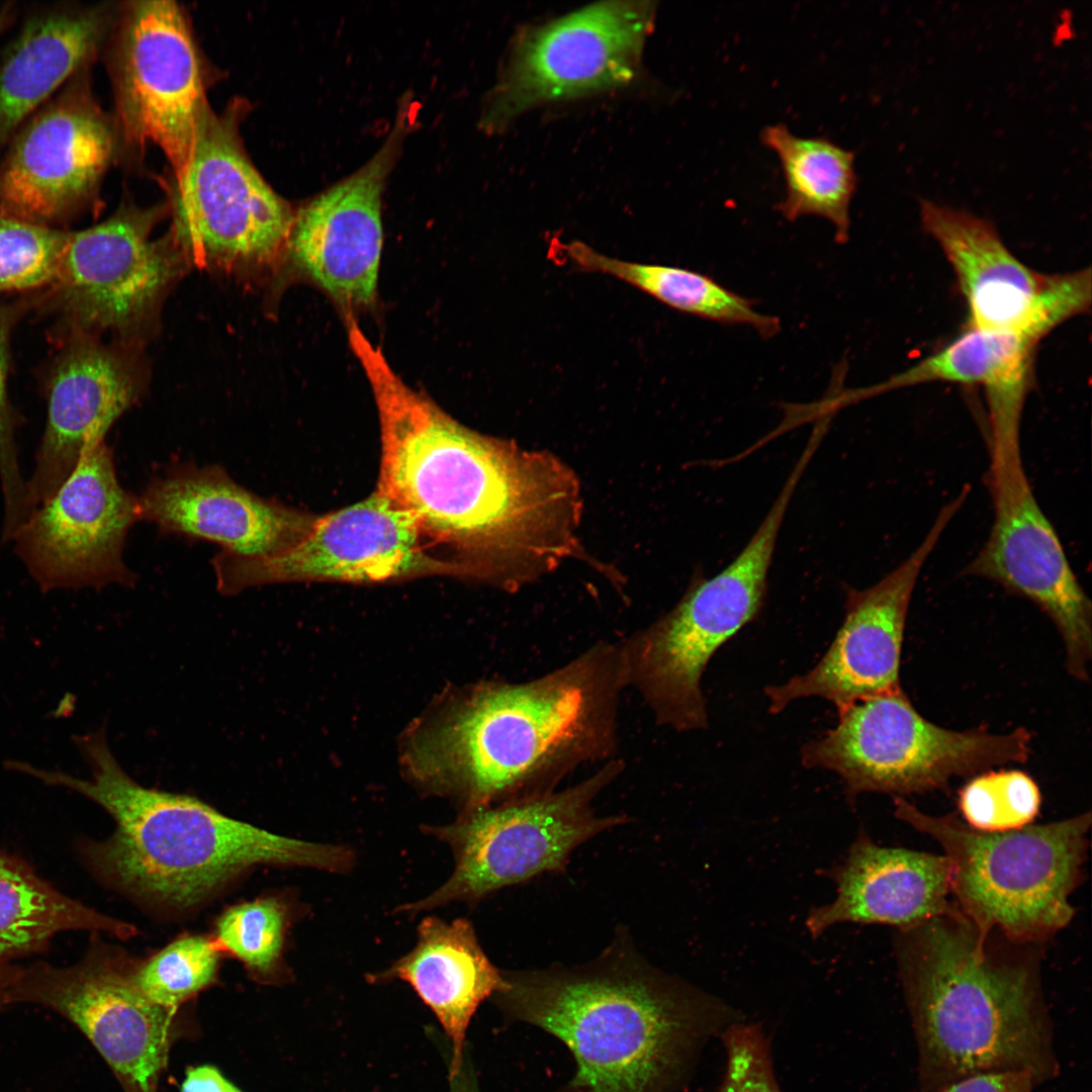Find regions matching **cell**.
<instances>
[{
	"label": "cell",
	"instance_id": "6da1fadb",
	"mask_svg": "<svg viewBox=\"0 0 1092 1092\" xmlns=\"http://www.w3.org/2000/svg\"><path fill=\"white\" fill-rule=\"evenodd\" d=\"M347 327L379 417L378 492L507 590L578 554L581 488L565 462L460 424L406 385L355 320Z\"/></svg>",
	"mask_w": 1092,
	"mask_h": 1092
},
{
	"label": "cell",
	"instance_id": "7a4b0ae2",
	"mask_svg": "<svg viewBox=\"0 0 1092 1092\" xmlns=\"http://www.w3.org/2000/svg\"><path fill=\"white\" fill-rule=\"evenodd\" d=\"M625 688L621 642L606 640L537 678L484 684L417 741L414 769L464 812L552 793L614 758Z\"/></svg>",
	"mask_w": 1092,
	"mask_h": 1092
},
{
	"label": "cell",
	"instance_id": "3957f363",
	"mask_svg": "<svg viewBox=\"0 0 1092 1092\" xmlns=\"http://www.w3.org/2000/svg\"><path fill=\"white\" fill-rule=\"evenodd\" d=\"M496 1003L563 1041L582 1092H666L709 1037L739 1021L717 998L653 966L625 926L595 959L503 971Z\"/></svg>",
	"mask_w": 1092,
	"mask_h": 1092
},
{
	"label": "cell",
	"instance_id": "277c9868",
	"mask_svg": "<svg viewBox=\"0 0 1092 1092\" xmlns=\"http://www.w3.org/2000/svg\"><path fill=\"white\" fill-rule=\"evenodd\" d=\"M980 930L960 909L899 929L895 956L919 1051L922 1092L970 1077L1058 1072L1040 947Z\"/></svg>",
	"mask_w": 1092,
	"mask_h": 1092
},
{
	"label": "cell",
	"instance_id": "5b68a950",
	"mask_svg": "<svg viewBox=\"0 0 1092 1092\" xmlns=\"http://www.w3.org/2000/svg\"><path fill=\"white\" fill-rule=\"evenodd\" d=\"M74 739L91 779L25 762L17 769L75 791L112 817L113 834L87 842L84 859L103 882L147 906L170 913L193 910L259 866L343 874L355 864L348 846L274 834L195 797L141 786L111 753L103 729Z\"/></svg>",
	"mask_w": 1092,
	"mask_h": 1092
},
{
	"label": "cell",
	"instance_id": "8992f818",
	"mask_svg": "<svg viewBox=\"0 0 1092 1092\" xmlns=\"http://www.w3.org/2000/svg\"><path fill=\"white\" fill-rule=\"evenodd\" d=\"M894 814L931 836L949 859L953 902L980 930L1042 945L1075 916L1070 897L1083 880L1091 814L985 832L954 814L930 815L902 797Z\"/></svg>",
	"mask_w": 1092,
	"mask_h": 1092
},
{
	"label": "cell",
	"instance_id": "52a82bcc",
	"mask_svg": "<svg viewBox=\"0 0 1092 1092\" xmlns=\"http://www.w3.org/2000/svg\"><path fill=\"white\" fill-rule=\"evenodd\" d=\"M792 496L790 489L780 491L728 566L694 582L668 613L620 641L627 687L639 693L658 725L678 732L708 726L702 674L717 649L758 616Z\"/></svg>",
	"mask_w": 1092,
	"mask_h": 1092
},
{
	"label": "cell",
	"instance_id": "ba28073f",
	"mask_svg": "<svg viewBox=\"0 0 1092 1092\" xmlns=\"http://www.w3.org/2000/svg\"><path fill=\"white\" fill-rule=\"evenodd\" d=\"M624 768L622 759L613 758L567 789L463 812L452 824L424 827L426 834L449 845L454 870L430 895L395 911L416 915L453 902L476 904L540 875L563 873L576 847L632 820L626 814L598 816L593 806Z\"/></svg>",
	"mask_w": 1092,
	"mask_h": 1092
},
{
	"label": "cell",
	"instance_id": "9c48e42d",
	"mask_svg": "<svg viewBox=\"0 0 1092 1092\" xmlns=\"http://www.w3.org/2000/svg\"><path fill=\"white\" fill-rule=\"evenodd\" d=\"M838 725L802 747V763L829 769L844 783L848 803L862 793L902 797L945 790L953 777L1025 762L1031 735L1025 728L994 734L938 726L912 706L902 690L853 704Z\"/></svg>",
	"mask_w": 1092,
	"mask_h": 1092
},
{
	"label": "cell",
	"instance_id": "30bf717a",
	"mask_svg": "<svg viewBox=\"0 0 1092 1092\" xmlns=\"http://www.w3.org/2000/svg\"><path fill=\"white\" fill-rule=\"evenodd\" d=\"M174 210L172 238L187 259L243 275L282 263L295 216L247 159L235 122L209 107Z\"/></svg>",
	"mask_w": 1092,
	"mask_h": 1092
},
{
	"label": "cell",
	"instance_id": "8fae6325",
	"mask_svg": "<svg viewBox=\"0 0 1092 1092\" xmlns=\"http://www.w3.org/2000/svg\"><path fill=\"white\" fill-rule=\"evenodd\" d=\"M155 219V211L127 208L69 232L57 276L36 307L57 315L54 336L111 332L126 340L152 324L187 259L172 237L151 239Z\"/></svg>",
	"mask_w": 1092,
	"mask_h": 1092
},
{
	"label": "cell",
	"instance_id": "7c38bea8",
	"mask_svg": "<svg viewBox=\"0 0 1092 1092\" xmlns=\"http://www.w3.org/2000/svg\"><path fill=\"white\" fill-rule=\"evenodd\" d=\"M654 16V2L608 1L523 32L489 97L482 127L496 131L536 105L629 83Z\"/></svg>",
	"mask_w": 1092,
	"mask_h": 1092
},
{
	"label": "cell",
	"instance_id": "4fadbf2b",
	"mask_svg": "<svg viewBox=\"0 0 1092 1092\" xmlns=\"http://www.w3.org/2000/svg\"><path fill=\"white\" fill-rule=\"evenodd\" d=\"M423 538L415 519L375 490L316 518L302 540L279 554L242 557L221 551L211 563L217 589L224 595L279 582L365 583L430 575L477 579L469 565L430 554Z\"/></svg>",
	"mask_w": 1092,
	"mask_h": 1092
},
{
	"label": "cell",
	"instance_id": "5bb4252c",
	"mask_svg": "<svg viewBox=\"0 0 1092 1092\" xmlns=\"http://www.w3.org/2000/svg\"><path fill=\"white\" fill-rule=\"evenodd\" d=\"M134 963L96 940L73 966L22 968L11 1003L40 1005L73 1023L125 1092H157L179 1009L159 1005L139 990Z\"/></svg>",
	"mask_w": 1092,
	"mask_h": 1092
},
{
	"label": "cell",
	"instance_id": "9a60e30c",
	"mask_svg": "<svg viewBox=\"0 0 1092 1092\" xmlns=\"http://www.w3.org/2000/svg\"><path fill=\"white\" fill-rule=\"evenodd\" d=\"M139 498L119 483L105 439L89 445L76 467L17 529L15 551L42 592L129 585L123 560Z\"/></svg>",
	"mask_w": 1092,
	"mask_h": 1092
},
{
	"label": "cell",
	"instance_id": "2e32d148",
	"mask_svg": "<svg viewBox=\"0 0 1092 1092\" xmlns=\"http://www.w3.org/2000/svg\"><path fill=\"white\" fill-rule=\"evenodd\" d=\"M84 70L14 133L0 157V214L61 229L92 198L114 149Z\"/></svg>",
	"mask_w": 1092,
	"mask_h": 1092
},
{
	"label": "cell",
	"instance_id": "e0dca14e",
	"mask_svg": "<svg viewBox=\"0 0 1092 1092\" xmlns=\"http://www.w3.org/2000/svg\"><path fill=\"white\" fill-rule=\"evenodd\" d=\"M988 484L993 525L964 573L995 581L1036 605L1062 637L1068 672L1088 680L1092 605L1032 492L1022 457L991 459Z\"/></svg>",
	"mask_w": 1092,
	"mask_h": 1092
},
{
	"label": "cell",
	"instance_id": "ac0fdd59",
	"mask_svg": "<svg viewBox=\"0 0 1092 1092\" xmlns=\"http://www.w3.org/2000/svg\"><path fill=\"white\" fill-rule=\"evenodd\" d=\"M115 93L125 141L158 146L180 185L208 106L196 50L175 2L139 1L128 9L115 58Z\"/></svg>",
	"mask_w": 1092,
	"mask_h": 1092
},
{
	"label": "cell",
	"instance_id": "d6986e66",
	"mask_svg": "<svg viewBox=\"0 0 1092 1092\" xmlns=\"http://www.w3.org/2000/svg\"><path fill=\"white\" fill-rule=\"evenodd\" d=\"M923 230L938 244L966 299L967 327L1039 342L1088 312L1091 283L1082 271L1039 273L1007 248L994 225L966 210L920 202Z\"/></svg>",
	"mask_w": 1092,
	"mask_h": 1092
},
{
	"label": "cell",
	"instance_id": "ffe728a7",
	"mask_svg": "<svg viewBox=\"0 0 1092 1092\" xmlns=\"http://www.w3.org/2000/svg\"><path fill=\"white\" fill-rule=\"evenodd\" d=\"M411 107L403 103L389 134L368 162L295 212L283 261L297 277L323 291L345 320L371 309L377 301L381 200L413 123Z\"/></svg>",
	"mask_w": 1092,
	"mask_h": 1092
},
{
	"label": "cell",
	"instance_id": "44dd1931",
	"mask_svg": "<svg viewBox=\"0 0 1092 1092\" xmlns=\"http://www.w3.org/2000/svg\"><path fill=\"white\" fill-rule=\"evenodd\" d=\"M968 493L963 488L940 510L923 541L899 566L866 589L847 590L842 626L821 660L807 673L765 689L771 713L799 698L817 696L840 714L855 703L901 690V650L914 587Z\"/></svg>",
	"mask_w": 1092,
	"mask_h": 1092
},
{
	"label": "cell",
	"instance_id": "7402d4cb",
	"mask_svg": "<svg viewBox=\"0 0 1092 1092\" xmlns=\"http://www.w3.org/2000/svg\"><path fill=\"white\" fill-rule=\"evenodd\" d=\"M55 340L58 349L44 383L47 422L26 481L30 514L64 483L84 450L104 439L143 388L140 366L127 349L82 332Z\"/></svg>",
	"mask_w": 1092,
	"mask_h": 1092
},
{
	"label": "cell",
	"instance_id": "603a6c76",
	"mask_svg": "<svg viewBox=\"0 0 1092 1092\" xmlns=\"http://www.w3.org/2000/svg\"><path fill=\"white\" fill-rule=\"evenodd\" d=\"M138 498L141 519L162 533L211 541L242 557L285 551L317 518L257 495L218 465L178 466L153 478Z\"/></svg>",
	"mask_w": 1092,
	"mask_h": 1092
},
{
	"label": "cell",
	"instance_id": "cb8c5ba5",
	"mask_svg": "<svg viewBox=\"0 0 1092 1092\" xmlns=\"http://www.w3.org/2000/svg\"><path fill=\"white\" fill-rule=\"evenodd\" d=\"M950 873L944 854L882 846L860 830L842 863L820 872L836 896L810 910L806 927L818 938L838 923L918 925L957 908Z\"/></svg>",
	"mask_w": 1092,
	"mask_h": 1092
},
{
	"label": "cell",
	"instance_id": "d4e9b609",
	"mask_svg": "<svg viewBox=\"0 0 1092 1092\" xmlns=\"http://www.w3.org/2000/svg\"><path fill=\"white\" fill-rule=\"evenodd\" d=\"M367 978L405 981L434 1012L453 1044L450 1080L461 1070L466 1029L474 1012L506 986L503 970L482 949L471 921L436 916L421 921L411 951Z\"/></svg>",
	"mask_w": 1092,
	"mask_h": 1092
},
{
	"label": "cell",
	"instance_id": "484cf974",
	"mask_svg": "<svg viewBox=\"0 0 1092 1092\" xmlns=\"http://www.w3.org/2000/svg\"><path fill=\"white\" fill-rule=\"evenodd\" d=\"M105 24L101 9L65 4L26 17L0 58V157L17 129L85 69Z\"/></svg>",
	"mask_w": 1092,
	"mask_h": 1092
},
{
	"label": "cell",
	"instance_id": "4316f807",
	"mask_svg": "<svg viewBox=\"0 0 1092 1092\" xmlns=\"http://www.w3.org/2000/svg\"><path fill=\"white\" fill-rule=\"evenodd\" d=\"M66 930L118 938L138 933L134 925L63 895L22 861L0 853V963L40 951Z\"/></svg>",
	"mask_w": 1092,
	"mask_h": 1092
},
{
	"label": "cell",
	"instance_id": "83f0119b",
	"mask_svg": "<svg viewBox=\"0 0 1092 1092\" xmlns=\"http://www.w3.org/2000/svg\"><path fill=\"white\" fill-rule=\"evenodd\" d=\"M764 146L779 157L786 194L777 209L791 221L803 215L829 220L835 241H848L849 207L856 189L854 155L827 138H804L782 123L760 133Z\"/></svg>",
	"mask_w": 1092,
	"mask_h": 1092
},
{
	"label": "cell",
	"instance_id": "f1b7e54d",
	"mask_svg": "<svg viewBox=\"0 0 1092 1092\" xmlns=\"http://www.w3.org/2000/svg\"><path fill=\"white\" fill-rule=\"evenodd\" d=\"M558 246L565 258L580 270L616 277L679 311L721 324L749 326L765 339L774 337L781 329L778 317L757 311L752 300L727 289L706 274L674 266L620 260L577 241L558 242Z\"/></svg>",
	"mask_w": 1092,
	"mask_h": 1092
},
{
	"label": "cell",
	"instance_id": "f546056e",
	"mask_svg": "<svg viewBox=\"0 0 1092 1092\" xmlns=\"http://www.w3.org/2000/svg\"><path fill=\"white\" fill-rule=\"evenodd\" d=\"M1037 342L1010 333L965 327L952 341L904 371L871 387L879 394L896 388L942 381L980 385L985 395L1000 393L1033 376Z\"/></svg>",
	"mask_w": 1092,
	"mask_h": 1092
},
{
	"label": "cell",
	"instance_id": "4dcf8cb0",
	"mask_svg": "<svg viewBox=\"0 0 1092 1092\" xmlns=\"http://www.w3.org/2000/svg\"><path fill=\"white\" fill-rule=\"evenodd\" d=\"M294 905L283 897L268 896L225 909L215 922L218 949L240 961L250 977L263 984L290 978L284 960Z\"/></svg>",
	"mask_w": 1092,
	"mask_h": 1092
},
{
	"label": "cell",
	"instance_id": "1f68e13d",
	"mask_svg": "<svg viewBox=\"0 0 1092 1092\" xmlns=\"http://www.w3.org/2000/svg\"><path fill=\"white\" fill-rule=\"evenodd\" d=\"M220 950L213 939L185 934L145 961H135L132 979L139 990L155 1003L179 1007L213 984Z\"/></svg>",
	"mask_w": 1092,
	"mask_h": 1092
},
{
	"label": "cell",
	"instance_id": "d6a6232c",
	"mask_svg": "<svg viewBox=\"0 0 1092 1092\" xmlns=\"http://www.w3.org/2000/svg\"><path fill=\"white\" fill-rule=\"evenodd\" d=\"M38 301L39 291L0 301V480L5 506L2 533L5 536L12 535L30 514L15 440L22 419L8 395L10 341L16 325L30 310L36 309Z\"/></svg>",
	"mask_w": 1092,
	"mask_h": 1092
},
{
	"label": "cell",
	"instance_id": "836d02e7",
	"mask_svg": "<svg viewBox=\"0 0 1092 1092\" xmlns=\"http://www.w3.org/2000/svg\"><path fill=\"white\" fill-rule=\"evenodd\" d=\"M1041 803L1036 783L1020 770H988L959 792L964 822L985 832L1019 829L1033 822Z\"/></svg>",
	"mask_w": 1092,
	"mask_h": 1092
},
{
	"label": "cell",
	"instance_id": "e575fe53",
	"mask_svg": "<svg viewBox=\"0 0 1092 1092\" xmlns=\"http://www.w3.org/2000/svg\"><path fill=\"white\" fill-rule=\"evenodd\" d=\"M69 231L0 214V295L47 289L54 282Z\"/></svg>",
	"mask_w": 1092,
	"mask_h": 1092
},
{
	"label": "cell",
	"instance_id": "d590c367",
	"mask_svg": "<svg viewBox=\"0 0 1092 1092\" xmlns=\"http://www.w3.org/2000/svg\"><path fill=\"white\" fill-rule=\"evenodd\" d=\"M721 1038L726 1068L717 1092H782L777 1082L770 1043L760 1025L737 1021Z\"/></svg>",
	"mask_w": 1092,
	"mask_h": 1092
},
{
	"label": "cell",
	"instance_id": "8d00e7d4",
	"mask_svg": "<svg viewBox=\"0 0 1092 1092\" xmlns=\"http://www.w3.org/2000/svg\"><path fill=\"white\" fill-rule=\"evenodd\" d=\"M1036 1085L1024 1072L982 1074L964 1079L943 1092H1031Z\"/></svg>",
	"mask_w": 1092,
	"mask_h": 1092
},
{
	"label": "cell",
	"instance_id": "74e56055",
	"mask_svg": "<svg viewBox=\"0 0 1092 1092\" xmlns=\"http://www.w3.org/2000/svg\"><path fill=\"white\" fill-rule=\"evenodd\" d=\"M180 1092H242L212 1065L187 1070Z\"/></svg>",
	"mask_w": 1092,
	"mask_h": 1092
},
{
	"label": "cell",
	"instance_id": "f35d334b",
	"mask_svg": "<svg viewBox=\"0 0 1092 1092\" xmlns=\"http://www.w3.org/2000/svg\"><path fill=\"white\" fill-rule=\"evenodd\" d=\"M21 969L9 963H0V1011L12 1005L11 993Z\"/></svg>",
	"mask_w": 1092,
	"mask_h": 1092
},
{
	"label": "cell",
	"instance_id": "ab89813d",
	"mask_svg": "<svg viewBox=\"0 0 1092 1092\" xmlns=\"http://www.w3.org/2000/svg\"><path fill=\"white\" fill-rule=\"evenodd\" d=\"M17 8L12 2L5 3L0 7V36L12 24L16 16Z\"/></svg>",
	"mask_w": 1092,
	"mask_h": 1092
},
{
	"label": "cell",
	"instance_id": "60d3db41",
	"mask_svg": "<svg viewBox=\"0 0 1092 1092\" xmlns=\"http://www.w3.org/2000/svg\"><path fill=\"white\" fill-rule=\"evenodd\" d=\"M451 1092H475L468 1080L464 1077H461V1070L459 1074L453 1080H451Z\"/></svg>",
	"mask_w": 1092,
	"mask_h": 1092
}]
</instances>
